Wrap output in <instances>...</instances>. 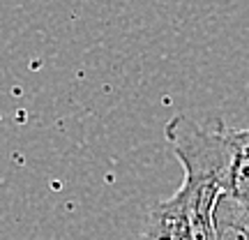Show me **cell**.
<instances>
[{"label": "cell", "mask_w": 249, "mask_h": 240, "mask_svg": "<svg viewBox=\"0 0 249 240\" xmlns=\"http://www.w3.org/2000/svg\"><path fill=\"white\" fill-rule=\"evenodd\" d=\"M136 240H192V203L185 185L171 199L152 205Z\"/></svg>", "instance_id": "obj_1"}, {"label": "cell", "mask_w": 249, "mask_h": 240, "mask_svg": "<svg viewBox=\"0 0 249 240\" xmlns=\"http://www.w3.org/2000/svg\"><path fill=\"white\" fill-rule=\"evenodd\" d=\"M214 240H249V199L235 192H224L213 205Z\"/></svg>", "instance_id": "obj_2"}]
</instances>
